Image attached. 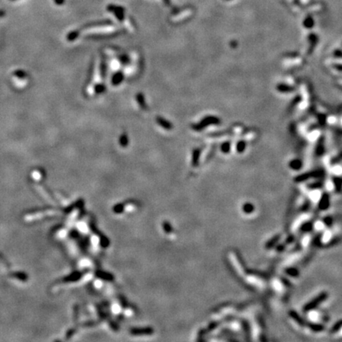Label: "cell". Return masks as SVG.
I'll use <instances>...</instances> for the list:
<instances>
[{
  "instance_id": "cell-1",
  "label": "cell",
  "mask_w": 342,
  "mask_h": 342,
  "mask_svg": "<svg viewBox=\"0 0 342 342\" xmlns=\"http://www.w3.org/2000/svg\"><path fill=\"white\" fill-rule=\"evenodd\" d=\"M326 298H327L326 293H325V292L321 293V294H320L318 296L314 299L311 300V301H310V303H308L306 306H304L303 310H305V311H309V310H312V309H314V307H316V306H317L320 303L323 302V301H324V300H325Z\"/></svg>"
},
{
  "instance_id": "cell-2",
  "label": "cell",
  "mask_w": 342,
  "mask_h": 342,
  "mask_svg": "<svg viewBox=\"0 0 342 342\" xmlns=\"http://www.w3.org/2000/svg\"><path fill=\"white\" fill-rule=\"evenodd\" d=\"M329 197L327 195H324L322 199L320 201L319 208L321 210H326V209L329 207Z\"/></svg>"
},
{
  "instance_id": "cell-3",
  "label": "cell",
  "mask_w": 342,
  "mask_h": 342,
  "mask_svg": "<svg viewBox=\"0 0 342 342\" xmlns=\"http://www.w3.org/2000/svg\"><path fill=\"white\" fill-rule=\"evenodd\" d=\"M254 205H252L251 204H250V203H247V204L244 205V206H243V211H244V212H246V213L250 214V213L254 212Z\"/></svg>"
},
{
  "instance_id": "cell-4",
  "label": "cell",
  "mask_w": 342,
  "mask_h": 342,
  "mask_svg": "<svg viewBox=\"0 0 342 342\" xmlns=\"http://www.w3.org/2000/svg\"><path fill=\"white\" fill-rule=\"evenodd\" d=\"M278 239H280V236H276L275 239H271V240H270V242H269L267 243L266 246H267L268 248H270V247H271L272 245H274L276 242L277 240H278Z\"/></svg>"
},
{
  "instance_id": "cell-5",
  "label": "cell",
  "mask_w": 342,
  "mask_h": 342,
  "mask_svg": "<svg viewBox=\"0 0 342 342\" xmlns=\"http://www.w3.org/2000/svg\"><path fill=\"white\" fill-rule=\"evenodd\" d=\"M341 326H342V320H341V321H338V322L336 323V324L334 325V326L333 327L332 332H335V331L339 330V329H340V327H341Z\"/></svg>"
},
{
  "instance_id": "cell-6",
  "label": "cell",
  "mask_w": 342,
  "mask_h": 342,
  "mask_svg": "<svg viewBox=\"0 0 342 342\" xmlns=\"http://www.w3.org/2000/svg\"><path fill=\"white\" fill-rule=\"evenodd\" d=\"M287 273H288L289 275L292 276H297L298 275V271H297L296 269H288L287 270Z\"/></svg>"
},
{
  "instance_id": "cell-7",
  "label": "cell",
  "mask_w": 342,
  "mask_h": 342,
  "mask_svg": "<svg viewBox=\"0 0 342 342\" xmlns=\"http://www.w3.org/2000/svg\"><path fill=\"white\" fill-rule=\"evenodd\" d=\"M312 327H313V330H315V331L322 330L323 329V327L320 325H312Z\"/></svg>"
},
{
  "instance_id": "cell-8",
  "label": "cell",
  "mask_w": 342,
  "mask_h": 342,
  "mask_svg": "<svg viewBox=\"0 0 342 342\" xmlns=\"http://www.w3.org/2000/svg\"><path fill=\"white\" fill-rule=\"evenodd\" d=\"M11 1H14V0H11Z\"/></svg>"
}]
</instances>
